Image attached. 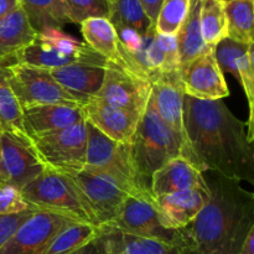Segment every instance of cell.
I'll return each mask as SVG.
<instances>
[{"instance_id":"6da1fadb","label":"cell","mask_w":254,"mask_h":254,"mask_svg":"<svg viewBox=\"0 0 254 254\" xmlns=\"http://www.w3.org/2000/svg\"><path fill=\"white\" fill-rule=\"evenodd\" d=\"M247 124L228 109L222 99L184 98V158L202 173L254 185V149Z\"/></svg>"},{"instance_id":"7a4b0ae2","label":"cell","mask_w":254,"mask_h":254,"mask_svg":"<svg viewBox=\"0 0 254 254\" xmlns=\"http://www.w3.org/2000/svg\"><path fill=\"white\" fill-rule=\"evenodd\" d=\"M210 198L197 217L174 231V254H237L254 227V195L242 183L203 173Z\"/></svg>"},{"instance_id":"3957f363","label":"cell","mask_w":254,"mask_h":254,"mask_svg":"<svg viewBox=\"0 0 254 254\" xmlns=\"http://www.w3.org/2000/svg\"><path fill=\"white\" fill-rule=\"evenodd\" d=\"M184 140L164 123L149 98L136 130L129 143L130 158L141 186L150 191L154 173L168 161L183 155Z\"/></svg>"},{"instance_id":"277c9868","label":"cell","mask_w":254,"mask_h":254,"mask_svg":"<svg viewBox=\"0 0 254 254\" xmlns=\"http://www.w3.org/2000/svg\"><path fill=\"white\" fill-rule=\"evenodd\" d=\"M107 62L108 61L103 56L62 29L49 27L39 32L31 45L10 57L5 64L0 67L22 64L54 69L72 64H89L106 67Z\"/></svg>"},{"instance_id":"5b68a950","label":"cell","mask_w":254,"mask_h":254,"mask_svg":"<svg viewBox=\"0 0 254 254\" xmlns=\"http://www.w3.org/2000/svg\"><path fill=\"white\" fill-rule=\"evenodd\" d=\"M27 138L32 153L45 170L73 175L84 169L87 151L84 119L67 128Z\"/></svg>"},{"instance_id":"8992f818","label":"cell","mask_w":254,"mask_h":254,"mask_svg":"<svg viewBox=\"0 0 254 254\" xmlns=\"http://www.w3.org/2000/svg\"><path fill=\"white\" fill-rule=\"evenodd\" d=\"M20 191L36 210L50 211L74 222L94 226L78 189L68 175L44 170Z\"/></svg>"},{"instance_id":"52a82bcc","label":"cell","mask_w":254,"mask_h":254,"mask_svg":"<svg viewBox=\"0 0 254 254\" xmlns=\"http://www.w3.org/2000/svg\"><path fill=\"white\" fill-rule=\"evenodd\" d=\"M86 129L87 151L84 169L112 176L127 189L129 195L153 197L150 191L141 186L136 176L129 144L111 140L87 121Z\"/></svg>"},{"instance_id":"ba28073f","label":"cell","mask_w":254,"mask_h":254,"mask_svg":"<svg viewBox=\"0 0 254 254\" xmlns=\"http://www.w3.org/2000/svg\"><path fill=\"white\" fill-rule=\"evenodd\" d=\"M6 81L16 97L21 109L47 104L81 106L78 101L67 93L54 78L50 69L14 64L2 67Z\"/></svg>"},{"instance_id":"9c48e42d","label":"cell","mask_w":254,"mask_h":254,"mask_svg":"<svg viewBox=\"0 0 254 254\" xmlns=\"http://www.w3.org/2000/svg\"><path fill=\"white\" fill-rule=\"evenodd\" d=\"M78 189L94 226L102 227L114 220L122 203L129 196L119 181L99 171L83 169L68 175Z\"/></svg>"},{"instance_id":"30bf717a","label":"cell","mask_w":254,"mask_h":254,"mask_svg":"<svg viewBox=\"0 0 254 254\" xmlns=\"http://www.w3.org/2000/svg\"><path fill=\"white\" fill-rule=\"evenodd\" d=\"M151 93V83L121 62L108 61L97 98L109 106L143 114Z\"/></svg>"},{"instance_id":"8fae6325","label":"cell","mask_w":254,"mask_h":254,"mask_svg":"<svg viewBox=\"0 0 254 254\" xmlns=\"http://www.w3.org/2000/svg\"><path fill=\"white\" fill-rule=\"evenodd\" d=\"M73 222L59 213L36 211L2 246L0 254H41L62 230Z\"/></svg>"},{"instance_id":"7c38bea8","label":"cell","mask_w":254,"mask_h":254,"mask_svg":"<svg viewBox=\"0 0 254 254\" xmlns=\"http://www.w3.org/2000/svg\"><path fill=\"white\" fill-rule=\"evenodd\" d=\"M29 143L12 134H0V188L14 186L21 190L44 171Z\"/></svg>"},{"instance_id":"4fadbf2b","label":"cell","mask_w":254,"mask_h":254,"mask_svg":"<svg viewBox=\"0 0 254 254\" xmlns=\"http://www.w3.org/2000/svg\"><path fill=\"white\" fill-rule=\"evenodd\" d=\"M102 227H111L141 237L156 238L171 242L174 231H168L159 222L154 197L129 195L122 203L118 213L111 223Z\"/></svg>"},{"instance_id":"5bb4252c","label":"cell","mask_w":254,"mask_h":254,"mask_svg":"<svg viewBox=\"0 0 254 254\" xmlns=\"http://www.w3.org/2000/svg\"><path fill=\"white\" fill-rule=\"evenodd\" d=\"M213 50L181 69L185 96L200 101H218L230 94Z\"/></svg>"},{"instance_id":"9a60e30c","label":"cell","mask_w":254,"mask_h":254,"mask_svg":"<svg viewBox=\"0 0 254 254\" xmlns=\"http://www.w3.org/2000/svg\"><path fill=\"white\" fill-rule=\"evenodd\" d=\"M84 119L111 140L129 144L143 114L109 106L97 97L81 107Z\"/></svg>"},{"instance_id":"2e32d148","label":"cell","mask_w":254,"mask_h":254,"mask_svg":"<svg viewBox=\"0 0 254 254\" xmlns=\"http://www.w3.org/2000/svg\"><path fill=\"white\" fill-rule=\"evenodd\" d=\"M184 98L185 91L181 71L160 73L151 81L150 99L154 109L161 121L180 135L185 143Z\"/></svg>"},{"instance_id":"e0dca14e","label":"cell","mask_w":254,"mask_h":254,"mask_svg":"<svg viewBox=\"0 0 254 254\" xmlns=\"http://www.w3.org/2000/svg\"><path fill=\"white\" fill-rule=\"evenodd\" d=\"M208 198V188L179 191L154 197L159 222L168 231L181 230L197 217Z\"/></svg>"},{"instance_id":"ac0fdd59","label":"cell","mask_w":254,"mask_h":254,"mask_svg":"<svg viewBox=\"0 0 254 254\" xmlns=\"http://www.w3.org/2000/svg\"><path fill=\"white\" fill-rule=\"evenodd\" d=\"M192 189H207V184L202 171L183 155L168 161L151 178L150 192L153 197Z\"/></svg>"},{"instance_id":"d6986e66","label":"cell","mask_w":254,"mask_h":254,"mask_svg":"<svg viewBox=\"0 0 254 254\" xmlns=\"http://www.w3.org/2000/svg\"><path fill=\"white\" fill-rule=\"evenodd\" d=\"M52 78L83 106L98 96L106 73V67L89 64H72L50 69Z\"/></svg>"},{"instance_id":"ffe728a7","label":"cell","mask_w":254,"mask_h":254,"mask_svg":"<svg viewBox=\"0 0 254 254\" xmlns=\"http://www.w3.org/2000/svg\"><path fill=\"white\" fill-rule=\"evenodd\" d=\"M94 240L98 254H174L170 243L131 235L111 227H99Z\"/></svg>"},{"instance_id":"44dd1931","label":"cell","mask_w":254,"mask_h":254,"mask_svg":"<svg viewBox=\"0 0 254 254\" xmlns=\"http://www.w3.org/2000/svg\"><path fill=\"white\" fill-rule=\"evenodd\" d=\"M83 119V113L79 106L47 104L22 111V126L27 136L67 128Z\"/></svg>"},{"instance_id":"7402d4cb","label":"cell","mask_w":254,"mask_h":254,"mask_svg":"<svg viewBox=\"0 0 254 254\" xmlns=\"http://www.w3.org/2000/svg\"><path fill=\"white\" fill-rule=\"evenodd\" d=\"M36 30L32 27L21 6L0 19V66L35 41Z\"/></svg>"},{"instance_id":"603a6c76","label":"cell","mask_w":254,"mask_h":254,"mask_svg":"<svg viewBox=\"0 0 254 254\" xmlns=\"http://www.w3.org/2000/svg\"><path fill=\"white\" fill-rule=\"evenodd\" d=\"M200 0H191L188 16L176 34L180 69L185 68L191 62L213 49L208 46L202 39L200 26Z\"/></svg>"},{"instance_id":"cb8c5ba5","label":"cell","mask_w":254,"mask_h":254,"mask_svg":"<svg viewBox=\"0 0 254 254\" xmlns=\"http://www.w3.org/2000/svg\"><path fill=\"white\" fill-rule=\"evenodd\" d=\"M84 44L107 61L118 62V36L113 25L106 17H91L81 22Z\"/></svg>"},{"instance_id":"d4e9b609","label":"cell","mask_w":254,"mask_h":254,"mask_svg":"<svg viewBox=\"0 0 254 254\" xmlns=\"http://www.w3.org/2000/svg\"><path fill=\"white\" fill-rule=\"evenodd\" d=\"M19 2L37 34L49 27L62 29L71 24L64 0H19Z\"/></svg>"},{"instance_id":"484cf974","label":"cell","mask_w":254,"mask_h":254,"mask_svg":"<svg viewBox=\"0 0 254 254\" xmlns=\"http://www.w3.org/2000/svg\"><path fill=\"white\" fill-rule=\"evenodd\" d=\"M108 20L114 29H130L144 36L154 27L139 0H108Z\"/></svg>"},{"instance_id":"4316f807","label":"cell","mask_w":254,"mask_h":254,"mask_svg":"<svg viewBox=\"0 0 254 254\" xmlns=\"http://www.w3.org/2000/svg\"><path fill=\"white\" fill-rule=\"evenodd\" d=\"M227 37L241 44L252 45L253 36V0H227L223 1Z\"/></svg>"},{"instance_id":"83f0119b","label":"cell","mask_w":254,"mask_h":254,"mask_svg":"<svg viewBox=\"0 0 254 254\" xmlns=\"http://www.w3.org/2000/svg\"><path fill=\"white\" fill-rule=\"evenodd\" d=\"M99 233L97 226L73 222L62 230L41 254H71L96 240Z\"/></svg>"},{"instance_id":"f1b7e54d","label":"cell","mask_w":254,"mask_h":254,"mask_svg":"<svg viewBox=\"0 0 254 254\" xmlns=\"http://www.w3.org/2000/svg\"><path fill=\"white\" fill-rule=\"evenodd\" d=\"M0 126L2 131L29 143L22 126V109L7 83L2 67H0Z\"/></svg>"},{"instance_id":"f546056e","label":"cell","mask_w":254,"mask_h":254,"mask_svg":"<svg viewBox=\"0 0 254 254\" xmlns=\"http://www.w3.org/2000/svg\"><path fill=\"white\" fill-rule=\"evenodd\" d=\"M200 26L202 39L210 47L215 49L218 42L227 37L223 1L220 0H200Z\"/></svg>"},{"instance_id":"4dcf8cb0","label":"cell","mask_w":254,"mask_h":254,"mask_svg":"<svg viewBox=\"0 0 254 254\" xmlns=\"http://www.w3.org/2000/svg\"><path fill=\"white\" fill-rule=\"evenodd\" d=\"M191 0H163L154 27L158 34L176 35L190 10Z\"/></svg>"},{"instance_id":"1f68e13d","label":"cell","mask_w":254,"mask_h":254,"mask_svg":"<svg viewBox=\"0 0 254 254\" xmlns=\"http://www.w3.org/2000/svg\"><path fill=\"white\" fill-rule=\"evenodd\" d=\"M253 45V44H252ZM252 45L241 44L233 40L223 39L215 46V57L222 73H231L237 78V64L248 52Z\"/></svg>"},{"instance_id":"d6a6232c","label":"cell","mask_w":254,"mask_h":254,"mask_svg":"<svg viewBox=\"0 0 254 254\" xmlns=\"http://www.w3.org/2000/svg\"><path fill=\"white\" fill-rule=\"evenodd\" d=\"M71 24H81L91 17L109 16L108 0H64Z\"/></svg>"},{"instance_id":"836d02e7","label":"cell","mask_w":254,"mask_h":254,"mask_svg":"<svg viewBox=\"0 0 254 254\" xmlns=\"http://www.w3.org/2000/svg\"><path fill=\"white\" fill-rule=\"evenodd\" d=\"M155 40L159 49H160L161 55H163V68H161V73L181 71L176 35L158 34L156 32Z\"/></svg>"},{"instance_id":"e575fe53","label":"cell","mask_w":254,"mask_h":254,"mask_svg":"<svg viewBox=\"0 0 254 254\" xmlns=\"http://www.w3.org/2000/svg\"><path fill=\"white\" fill-rule=\"evenodd\" d=\"M35 208L22 197L21 191L14 186L0 188V215H15Z\"/></svg>"},{"instance_id":"d590c367","label":"cell","mask_w":254,"mask_h":254,"mask_svg":"<svg viewBox=\"0 0 254 254\" xmlns=\"http://www.w3.org/2000/svg\"><path fill=\"white\" fill-rule=\"evenodd\" d=\"M36 211V208H30L24 212L15 213V215H0V250L2 246L11 238V236L16 232L17 228L31 217Z\"/></svg>"},{"instance_id":"8d00e7d4","label":"cell","mask_w":254,"mask_h":254,"mask_svg":"<svg viewBox=\"0 0 254 254\" xmlns=\"http://www.w3.org/2000/svg\"><path fill=\"white\" fill-rule=\"evenodd\" d=\"M139 1H140V4L143 5L144 10H145L149 19H150L151 22L155 25L156 17H158L159 10H160L163 0H139Z\"/></svg>"},{"instance_id":"74e56055","label":"cell","mask_w":254,"mask_h":254,"mask_svg":"<svg viewBox=\"0 0 254 254\" xmlns=\"http://www.w3.org/2000/svg\"><path fill=\"white\" fill-rule=\"evenodd\" d=\"M237 254H254V227L248 232L247 237Z\"/></svg>"},{"instance_id":"f35d334b","label":"cell","mask_w":254,"mask_h":254,"mask_svg":"<svg viewBox=\"0 0 254 254\" xmlns=\"http://www.w3.org/2000/svg\"><path fill=\"white\" fill-rule=\"evenodd\" d=\"M19 6V0H0V19Z\"/></svg>"},{"instance_id":"ab89813d","label":"cell","mask_w":254,"mask_h":254,"mask_svg":"<svg viewBox=\"0 0 254 254\" xmlns=\"http://www.w3.org/2000/svg\"><path fill=\"white\" fill-rule=\"evenodd\" d=\"M71 254H98V250H97L96 242H94V241H92L91 243L83 246V247L79 248V250H77V251H74V252Z\"/></svg>"},{"instance_id":"60d3db41","label":"cell","mask_w":254,"mask_h":254,"mask_svg":"<svg viewBox=\"0 0 254 254\" xmlns=\"http://www.w3.org/2000/svg\"><path fill=\"white\" fill-rule=\"evenodd\" d=\"M2 133V128H1V126H0V134Z\"/></svg>"},{"instance_id":"b9f144b4","label":"cell","mask_w":254,"mask_h":254,"mask_svg":"<svg viewBox=\"0 0 254 254\" xmlns=\"http://www.w3.org/2000/svg\"><path fill=\"white\" fill-rule=\"evenodd\" d=\"M220 1H227V0H220Z\"/></svg>"}]
</instances>
